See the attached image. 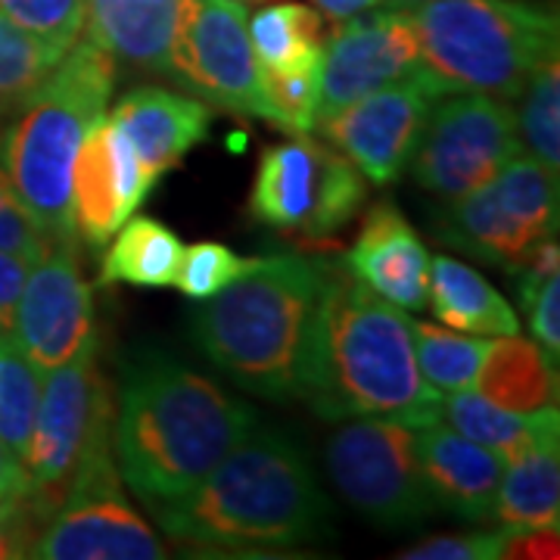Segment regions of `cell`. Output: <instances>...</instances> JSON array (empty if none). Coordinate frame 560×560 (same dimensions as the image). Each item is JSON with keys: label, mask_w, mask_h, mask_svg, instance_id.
Segmentation results:
<instances>
[{"label": "cell", "mask_w": 560, "mask_h": 560, "mask_svg": "<svg viewBox=\"0 0 560 560\" xmlns=\"http://www.w3.org/2000/svg\"><path fill=\"white\" fill-rule=\"evenodd\" d=\"M237 3H265V0H237Z\"/></svg>", "instance_id": "42"}, {"label": "cell", "mask_w": 560, "mask_h": 560, "mask_svg": "<svg viewBox=\"0 0 560 560\" xmlns=\"http://www.w3.org/2000/svg\"><path fill=\"white\" fill-rule=\"evenodd\" d=\"M113 396L97 368V346L75 361L47 371L40 383L32 442L22 458L28 492L25 499L47 523L66 499L72 480L109 448Z\"/></svg>", "instance_id": "7"}, {"label": "cell", "mask_w": 560, "mask_h": 560, "mask_svg": "<svg viewBox=\"0 0 560 560\" xmlns=\"http://www.w3.org/2000/svg\"><path fill=\"white\" fill-rule=\"evenodd\" d=\"M440 423L452 427L467 440L480 442L486 448L504 455V460L521 455L526 448L558 442L560 418L558 405L539 411H504L499 405L486 401L480 393H452L440 399Z\"/></svg>", "instance_id": "23"}, {"label": "cell", "mask_w": 560, "mask_h": 560, "mask_svg": "<svg viewBox=\"0 0 560 560\" xmlns=\"http://www.w3.org/2000/svg\"><path fill=\"white\" fill-rule=\"evenodd\" d=\"M492 517L508 529L558 526L560 521V464L558 442L526 448L508 458L495 492Z\"/></svg>", "instance_id": "25"}, {"label": "cell", "mask_w": 560, "mask_h": 560, "mask_svg": "<svg viewBox=\"0 0 560 560\" xmlns=\"http://www.w3.org/2000/svg\"><path fill=\"white\" fill-rule=\"evenodd\" d=\"M296 396L324 420L440 423L442 393L420 374L411 318L334 261H324Z\"/></svg>", "instance_id": "1"}, {"label": "cell", "mask_w": 560, "mask_h": 560, "mask_svg": "<svg viewBox=\"0 0 560 560\" xmlns=\"http://www.w3.org/2000/svg\"><path fill=\"white\" fill-rule=\"evenodd\" d=\"M511 529L499 533H460V536H433L415 548L401 551V560H499L504 558Z\"/></svg>", "instance_id": "36"}, {"label": "cell", "mask_w": 560, "mask_h": 560, "mask_svg": "<svg viewBox=\"0 0 560 560\" xmlns=\"http://www.w3.org/2000/svg\"><path fill=\"white\" fill-rule=\"evenodd\" d=\"M0 13L60 50L84 32V0H0Z\"/></svg>", "instance_id": "34"}, {"label": "cell", "mask_w": 560, "mask_h": 560, "mask_svg": "<svg viewBox=\"0 0 560 560\" xmlns=\"http://www.w3.org/2000/svg\"><path fill=\"white\" fill-rule=\"evenodd\" d=\"M10 337L40 374L62 368L97 346L94 296L81 278L75 241L57 243L40 256L16 302Z\"/></svg>", "instance_id": "15"}, {"label": "cell", "mask_w": 560, "mask_h": 560, "mask_svg": "<svg viewBox=\"0 0 560 560\" xmlns=\"http://www.w3.org/2000/svg\"><path fill=\"white\" fill-rule=\"evenodd\" d=\"M54 241L40 231L38 221L28 215V209L16 197V187L3 160V135H0V249L38 261Z\"/></svg>", "instance_id": "35"}, {"label": "cell", "mask_w": 560, "mask_h": 560, "mask_svg": "<svg viewBox=\"0 0 560 560\" xmlns=\"http://www.w3.org/2000/svg\"><path fill=\"white\" fill-rule=\"evenodd\" d=\"M383 0H315V7L320 10V16L334 22H346L359 13H368L374 7H381Z\"/></svg>", "instance_id": "40"}, {"label": "cell", "mask_w": 560, "mask_h": 560, "mask_svg": "<svg viewBox=\"0 0 560 560\" xmlns=\"http://www.w3.org/2000/svg\"><path fill=\"white\" fill-rule=\"evenodd\" d=\"M249 40L261 69H296L324 54V16L305 3H278L253 16Z\"/></svg>", "instance_id": "27"}, {"label": "cell", "mask_w": 560, "mask_h": 560, "mask_svg": "<svg viewBox=\"0 0 560 560\" xmlns=\"http://www.w3.org/2000/svg\"><path fill=\"white\" fill-rule=\"evenodd\" d=\"M25 492H28V482H25L22 460L0 440V508H10V504L22 501Z\"/></svg>", "instance_id": "39"}, {"label": "cell", "mask_w": 560, "mask_h": 560, "mask_svg": "<svg viewBox=\"0 0 560 560\" xmlns=\"http://www.w3.org/2000/svg\"><path fill=\"white\" fill-rule=\"evenodd\" d=\"M430 109L411 156L420 187L452 202L489 184L523 150L517 113L489 94H445Z\"/></svg>", "instance_id": "11"}, {"label": "cell", "mask_w": 560, "mask_h": 560, "mask_svg": "<svg viewBox=\"0 0 560 560\" xmlns=\"http://www.w3.org/2000/svg\"><path fill=\"white\" fill-rule=\"evenodd\" d=\"M523 106L517 113L521 143L548 172H560V66L558 54L548 57L523 84Z\"/></svg>", "instance_id": "31"}, {"label": "cell", "mask_w": 560, "mask_h": 560, "mask_svg": "<svg viewBox=\"0 0 560 560\" xmlns=\"http://www.w3.org/2000/svg\"><path fill=\"white\" fill-rule=\"evenodd\" d=\"M433 231L467 256L514 271L536 243L558 237V175L517 153L489 184L448 202Z\"/></svg>", "instance_id": "9"}, {"label": "cell", "mask_w": 560, "mask_h": 560, "mask_svg": "<svg viewBox=\"0 0 560 560\" xmlns=\"http://www.w3.org/2000/svg\"><path fill=\"white\" fill-rule=\"evenodd\" d=\"M156 178L140 165L135 147L113 119H97L81 140L72 165V228L81 241L103 246L143 197Z\"/></svg>", "instance_id": "17"}, {"label": "cell", "mask_w": 560, "mask_h": 560, "mask_svg": "<svg viewBox=\"0 0 560 560\" xmlns=\"http://www.w3.org/2000/svg\"><path fill=\"white\" fill-rule=\"evenodd\" d=\"M420 69V40L408 10L359 13L324 40L318 119L408 79Z\"/></svg>", "instance_id": "16"}, {"label": "cell", "mask_w": 560, "mask_h": 560, "mask_svg": "<svg viewBox=\"0 0 560 560\" xmlns=\"http://www.w3.org/2000/svg\"><path fill=\"white\" fill-rule=\"evenodd\" d=\"M474 389L504 411H539L558 405V364L517 334L489 342Z\"/></svg>", "instance_id": "22"}, {"label": "cell", "mask_w": 560, "mask_h": 560, "mask_svg": "<svg viewBox=\"0 0 560 560\" xmlns=\"http://www.w3.org/2000/svg\"><path fill=\"white\" fill-rule=\"evenodd\" d=\"M184 0H84V32L121 66L172 75Z\"/></svg>", "instance_id": "21"}, {"label": "cell", "mask_w": 560, "mask_h": 560, "mask_svg": "<svg viewBox=\"0 0 560 560\" xmlns=\"http://www.w3.org/2000/svg\"><path fill=\"white\" fill-rule=\"evenodd\" d=\"M256 265V259H243L224 243H194L180 253L175 283L187 300H209L221 293L231 280H237Z\"/></svg>", "instance_id": "33"}, {"label": "cell", "mask_w": 560, "mask_h": 560, "mask_svg": "<svg viewBox=\"0 0 560 560\" xmlns=\"http://www.w3.org/2000/svg\"><path fill=\"white\" fill-rule=\"evenodd\" d=\"M60 47L20 28L0 13V116L22 109L62 60Z\"/></svg>", "instance_id": "30"}, {"label": "cell", "mask_w": 560, "mask_h": 560, "mask_svg": "<svg viewBox=\"0 0 560 560\" xmlns=\"http://www.w3.org/2000/svg\"><path fill=\"white\" fill-rule=\"evenodd\" d=\"M342 268L405 312H423L430 302V253L415 224H408L389 200L368 209L359 241L346 253Z\"/></svg>", "instance_id": "18"}, {"label": "cell", "mask_w": 560, "mask_h": 560, "mask_svg": "<svg viewBox=\"0 0 560 560\" xmlns=\"http://www.w3.org/2000/svg\"><path fill=\"white\" fill-rule=\"evenodd\" d=\"M165 555L150 523L125 501L113 452L91 460L72 480L28 551V558L40 560H162Z\"/></svg>", "instance_id": "13"}, {"label": "cell", "mask_w": 560, "mask_h": 560, "mask_svg": "<svg viewBox=\"0 0 560 560\" xmlns=\"http://www.w3.org/2000/svg\"><path fill=\"white\" fill-rule=\"evenodd\" d=\"M411 13L420 72L445 94L521 97L558 54V13L536 0H427Z\"/></svg>", "instance_id": "6"}, {"label": "cell", "mask_w": 560, "mask_h": 560, "mask_svg": "<svg viewBox=\"0 0 560 560\" xmlns=\"http://www.w3.org/2000/svg\"><path fill=\"white\" fill-rule=\"evenodd\" d=\"M383 3H389L393 10H415V7L427 3V0H383Z\"/></svg>", "instance_id": "41"}, {"label": "cell", "mask_w": 560, "mask_h": 560, "mask_svg": "<svg viewBox=\"0 0 560 560\" xmlns=\"http://www.w3.org/2000/svg\"><path fill=\"white\" fill-rule=\"evenodd\" d=\"M324 467L346 504L381 529H408L440 508L420 470L415 427L396 418L342 423L324 445Z\"/></svg>", "instance_id": "8"}, {"label": "cell", "mask_w": 560, "mask_h": 560, "mask_svg": "<svg viewBox=\"0 0 560 560\" xmlns=\"http://www.w3.org/2000/svg\"><path fill=\"white\" fill-rule=\"evenodd\" d=\"M119 62L81 35L3 131V160L16 197L54 243L75 241L72 165L88 128L103 119Z\"/></svg>", "instance_id": "5"}, {"label": "cell", "mask_w": 560, "mask_h": 560, "mask_svg": "<svg viewBox=\"0 0 560 560\" xmlns=\"http://www.w3.org/2000/svg\"><path fill=\"white\" fill-rule=\"evenodd\" d=\"M35 261L16 256V253H3L0 249V334L13 330V318H16V302H20L22 287L28 280Z\"/></svg>", "instance_id": "38"}, {"label": "cell", "mask_w": 560, "mask_h": 560, "mask_svg": "<svg viewBox=\"0 0 560 560\" xmlns=\"http://www.w3.org/2000/svg\"><path fill=\"white\" fill-rule=\"evenodd\" d=\"M411 340H415V359L420 374L440 393H464L474 389L482 355L489 349V340L477 334H455L452 327H436L411 320Z\"/></svg>", "instance_id": "28"}, {"label": "cell", "mask_w": 560, "mask_h": 560, "mask_svg": "<svg viewBox=\"0 0 560 560\" xmlns=\"http://www.w3.org/2000/svg\"><path fill=\"white\" fill-rule=\"evenodd\" d=\"M113 411V460L147 504H172L256 427V415L209 377L168 355H143L121 371Z\"/></svg>", "instance_id": "2"}, {"label": "cell", "mask_w": 560, "mask_h": 560, "mask_svg": "<svg viewBox=\"0 0 560 560\" xmlns=\"http://www.w3.org/2000/svg\"><path fill=\"white\" fill-rule=\"evenodd\" d=\"M440 97L436 84L418 69L415 75L315 121V128L371 184H393L415 156L430 109Z\"/></svg>", "instance_id": "14"}, {"label": "cell", "mask_w": 560, "mask_h": 560, "mask_svg": "<svg viewBox=\"0 0 560 560\" xmlns=\"http://www.w3.org/2000/svg\"><path fill=\"white\" fill-rule=\"evenodd\" d=\"M368 200V178L337 150L305 135L261 153L249 215L275 231H296L312 241L337 234Z\"/></svg>", "instance_id": "10"}, {"label": "cell", "mask_w": 560, "mask_h": 560, "mask_svg": "<svg viewBox=\"0 0 560 560\" xmlns=\"http://www.w3.org/2000/svg\"><path fill=\"white\" fill-rule=\"evenodd\" d=\"M40 383L44 374L28 361L16 340L10 334H0V440L20 460L32 442Z\"/></svg>", "instance_id": "29"}, {"label": "cell", "mask_w": 560, "mask_h": 560, "mask_svg": "<svg viewBox=\"0 0 560 560\" xmlns=\"http://www.w3.org/2000/svg\"><path fill=\"white\" fill-rule=\"evenodd\" d=\"M261 88L271 106V121L287 135H308L318 119L320 57L296 69H261Z\"/></svg>", "instance_id": "32"}, {"label": "cell", "mask_w": 560, "mask_h": 560, "mask_svg": "<svg viewBox=\"0 0 560 560\" xmlns=\"http://www.w3.org/2000/svg\"><path fill=\"white\" fill-rule=\"evenodd\" d=\"M168 79L180 81L200 101L271 121L261 62L249 40L246 10L237 0H184Z\"/></svg>", "instance_id": "12"}, {"label": "cell", "mask_w": 560, "mask_h": 560, "mask_svg": "<svg viewBox=\"0 0 560 560\" xmlns=\"http://www.w3.org/2000/svg\"><path fill=\"white\" fill-rule=\"evenodd\" d=\"M330 504L296 442L253 427L184 499L162 504L168 536L219 551H271L315 539Z\"/></svg>", "instance_id": "3"}, {"label": "cell", "mask_w": 560, "mask_h": 560, "mask_svg": "<svg viewBox=\"0 0 560 560\" xmlns=\"http://www.w3.org/2000/svg\"><path fill=\"white\" fill-rule=\"evenodd\" d=\"M415 452L436 508H445L460 521L492 517L495 492L508 464L504 455L442 423L415 430Z\"/></svg>", "instance_id": "19"}, {"label": "cell", "mask_w": 560, "mask_h": 560, "mask_svg": "<svg viewBox=\"0 0 560 560\" xmlns=\"http://www.w3.org/2000/svg\"><path fill=\"white\" fill-rule=\"evenodd\" d=\"M436 318L460 334L504 337L517 334L521 318L489 280L448 256L430 259V302Z\"/></svg>", "instance_id": "24"}, {"label": "cell", "mask_w": 560, "mask_h": 560, "mask_svg": "<svg viewBox=\"0 0 560 560\" xmlns=\"http://www.w3.org/2000/svg\"><path fill=\"white\" fill-rule=\"evenodd\" d=\"M184 246L156 219H131L119 228L116 243L103 253L101 283L172 287Z\"/></svg>", "instance_id": "26"}, {"label": "cell", "mask_w": 560, "mask_h": 560, "mask_svg": "<svg viewBox=\"0 0 560 560\" xmlns=\"http://www.w3.org/2000/svg\"><path fill=\"white\" fill-rule=\"evenodd\" d=\"M529 312V327H533V337L539 340L545 349V355L558 364L560 355V278H548L536 290V296L526 305Z\"/></svg>", "instance_id": "37"}, {"label": "cell", "mask_w": 560, "mask_h": 560, "mask_svg": "<svg viewBox=\"0 0 560 560\" xmlns=\"http://www.w3.org/2000/svg\"><path fill=\"white\" fill-rule=\"evenodd\" d=\"M109 119L135 147L140 165L160 180L209 135L212 109L200 97H184L165 88H135L119 101Z\"/></svg>", "instance_id": "20"}, {"label": "cell", "mask_w": 560, "mask_h": 560, "mask_svg": "<svg viewBox=\"0 0 560 560\" xmlns=\"http://www.w3.org/2000/svg\"><path fill=\"white\" fill-rule=\"evenodd\" d=\"M320 278L324 261L296 253L256 259L246 275L202 300L194 315L202 355L246 393L293 399Z\"/></svg>", "instance_id": "4"}]
</instances>
